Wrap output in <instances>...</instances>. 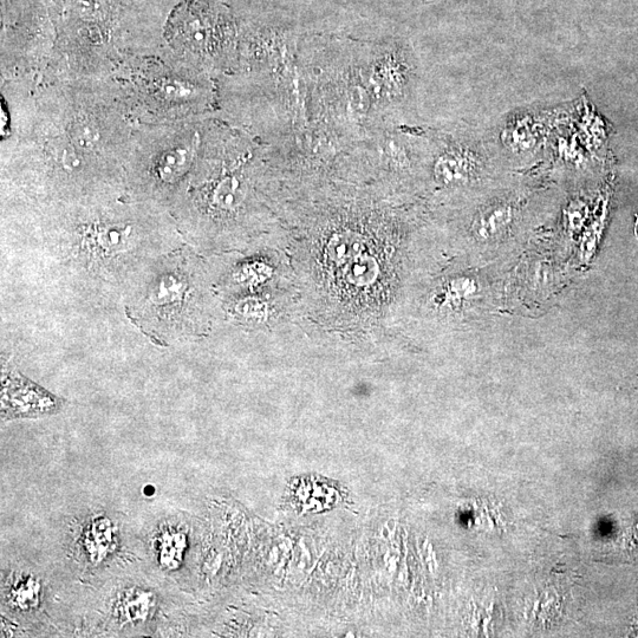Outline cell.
<instances>
[{
  "mask_svg": "<svg viewBox=\"0 0 638 638\" xmlns=\"http://www.w3.org/2000/svg\"><path fill=\"white\" fill-rule=\"evenodd\" d=\"M123 295L129 318L155 343L186 342L208 327L205 273L186 247L155 259Z\"/></svg>",
  "mask_w": 638,
  "mask_h": 638,
  "instance_id": "1",
  "label": "cell"
},
{
  "mask_svg": "<svg viewBox=\"0 0 638 638\" xmlns=\"http://www.w3.org/2000/svg\"><path fill=\"white\" fill-rule=\"evenodd\" d=\"M179 247L149 238L132 221L95 219L77 225L51 252L84 282L125 294L149 264Z\"/></svg>",
  "mask_w": 638,
  "mask_h": 638,
  "instance_id": "2",
  "label": "cell"
},
{
  "mask_svg": "<svg viewBox=\"0 0 638 638\" xmlns=\"http://www.w3.org/2000/svg\"><path fill=\"white\" fill-rule=\"evenodd\" d=\"M226 26L223 12L204 0H192L173 12L167 34L175 48L204 52L219 42Z\"/></svg>",
  "mask_w": 638,
  "mask_h": 638,
  "instance_id": "3",
  "label": "cell"
},
{
  "mask_svg": "<svg viewBox=\"0 0 638 638\" xmlns=\"http://www.w3.org/2000/svg\"><path fill=\"white\" fill-rule=\"evenodd\" d=\"M480 155L472 148L451 146L442 152L434 164V178L442 186L466 185L481 171Z\"/></svg>",
  "mask_w": 638,
  "mask_h": 638,
  "instance_id": "4",
  "label": "cell"
},
{
  "mask_svg": "<svg viewBox=\"0 0 638 638\" xmlns=\"http://www.w3.org/2000/svg\"><path fill=\"white\" fill-rule=\"evenodd\" d=\"M518 216V207L510 200H498L477 213L472 223L474 237L483 243H491L509 233Z\"/></svg>",
  "mask_w": 638,
  "mask_h": 638,
  "instance_id": "5",
  "label": "cell"
},
{
  "mask_svg": "<svg viewBox=\"0 0 638 638\" xmlns=\"http://www.w3.org/2000/svg\"><path fill=\"white\" fill-rule=\"evenodd\" d=\"M156 609V595L151 590L134 587L117 595L113 613L122 626L146 623Z\"/></svg>",
  "mask_w": 638,
  "mask_h": 638,
  "instance_id": "6",
  "label": "cell"
},
{
  "mask_svg": "<svg viewBox=\"0 0 638 638\" xmlns=\"http://www.w3.org/2000/svg\"><path fill=\"white\" fill-rule=\"evenodd\" d=\"M117 533L110 519L96 517L84 527L82 548L90 562L101 563L116 548Z\"/></svg>",
  "mask_w": 638,
  "mask_h": 638,
  "instance_id": "7",
  "label": "cell"
},
{
  "mask_svg": "<svg viewBox=\"0 0 638 638\" xmlns=\"http://www.w3.org/2000/svg\"><path fill=\"white\" fill-rule=\"evenodd\" d=\"M245 198V182L236 174H227L212 187L208 203L212 211L227 214L236 212Z\"/></svg>",
  "mask_w": 638,
  "mask_h": 638,
  "instance_id": "8",
  "label": "cell"
},
{
  "mask_svg": "<svg viewBox=\"0 0 638 638\" xmlns=\"http://www.w3.org/2000/svg\"><path fill=\"white\" fill-rule=\"evenodd\" d=\"M192 156L186 148H173L162 153L154 165V177L162 186L177 185L188 172Z\"/></svg>",
  "mask_w": 638,
  "mask_h": 638,
  "instance_id": "9",
  "label": "cell"
},
{
  "mask_svg": "<svg viewBox=\"0 0 638 638\" xmlns=\"http://www.w3.org/2000/svg\"><path fill=\"white\" fill-rule=\"evenodd\" d=\"M187 549V538L184 532L177 529L162 531L155 538L154 550L156 559L162 568L175 570L184 561Z\"/></svg>",
  "mask_w": 638,
  "mask_h": 638,
  "instance_id": "10",
  "label": "cell"
},
{
  "mask_svg": "<svg viewBox=\"0 0 638 638\" xmlns=\"http://www.w3.org/2000/svg\"><path fill=\"white\" fill-rule=\"evenodd\" d=\"M42 585L32 575L13 578L8 591V601L19 611L35 610L41 602Z\"/></svg>",
  "mask_w": 638,
  "mask_h": 638,
  "instance_id": "11",
  "label": "cell"
},
{
  "mask_svg": "<svg viewBox=\"0 0 638 638\" xmlns=\"http://www.w3.org/2000/svg\"><path fill=\"white\" fill-rule=\"evenodd\" d=\"M479 286L472 277H457L449 281L440 292L438 302L441 307H461L478 295Z\"/></svg>",
  "mask_w": 638,
  "mask_h": 638,
  "instance_id": "12",
  "label": "cell"
},
{
  "mask_svg": "<svg viewBox=\"0 0 638 638\" xmlns=\"http://www.w3.org/2000/svg\"><path fill=\"white\" fill-rule=\"evenodd\" d=\"M234 312L247 322H262L268 318L269 308L264 299L257 296L240 298L234 305Z\"/></svg>",
  "mask_w": 638,
  "mask_h": 638,
  "instance_id": "13",
  "label": "cell"
},
{
  "mask_svg": "<svg viewBox=\"0 0 638 638\" xmlns=\"http://www.w3.org/2000/svg\"><path fill=\"white\" fill-rule=\"evenodd\" d=\"M155 492V487L152 485H147L145 488H143V494H145L146 497L154 496Z\"/></svg>",
  "mask_w": 638,
  "mask_h": 638,
  "instance_id": "14",
  "label": "cell"
}]
</instances>
